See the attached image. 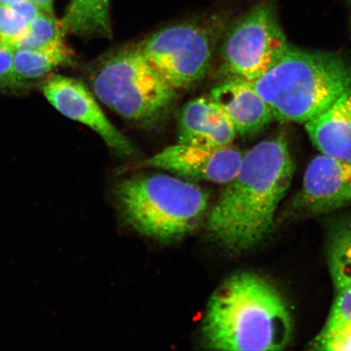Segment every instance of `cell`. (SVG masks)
Here are the masks:
<instances>
[{
  "label": "cell",
  "instance_id": "6da1fadb",
  "mask_svg": "<svg viewBox=\"0 0 351 351\" xmlns=\"http://www.w3.org/2000/svg\"><path fill=\"white\" fill-rule=\"evenodd\" d=\"M295 165L282 136L265 140L244 154L238 172L210 210V238L232 253L256 247L274 230Z\"/></svg>",
  "mask_w": 351,
  "mask_h": 351
},
{
  "label": "cell",
  "instance_id": "7a4b0ae2",
  "mask_svg": "<svg viewBox=\"0 0 351 351\" xmlns=\"http://www.w3.org/2000/svg\"><path fill=\"white\" fill-rule=\"evenodd\" d=\"M293 331L292 315L282 293L251 271L223 282L210 298L202 324L204 345L222 351L282 350Z\"/></svg>",
  "mask_w": 351,
  "mask_h": 351
},
{
  "label": "cell",
  "instance_id": "3957f363",
  "mask_svg": "<svg viewBox=\"0 0 351 351\" xmlns=\"http://www.w3.org/2000/svg\"><path fill=\"white\" fill-rule=\"evenodd\" d=\"M251 82L274 120L306 124L351 86V62L332 52L289 45L269 71Z\"/></svg>",
  "mask_w": 351,
  "mask_h": 351
},
{
  "label": "cell",
  "instance_id": "277c9868",
  "mask_svg": "<svg viewBox=\"0 0 351 351\" xmlns=\"http://www.w3.org/2000/svg\"><path fill=\"white\" fill-rule=\"evenodd\" d=\"M115 195L125 221L139 234L160 241L188 234L208 207V195L200 187L165 174L123 180Z\"/></svg>",
  "mask_w": 351,
  "mask_h": 351
},
{
  "label": "cell",
  "instance_id": "5b68a950",
  "mask_svg": "<svg viewBox=\"0 0 351 351\" xmlns=\"http://www.w3.org/2000/svg\"><path fill=\"white\" fill-rule=\"evenodd\" d=\"M90 79L101 103L145 129L160 124L178 97V90L156 71L138 44L104 56Z\"/></svg>",
  "mask_w": 351,
  "mask_h": 351
},
{
  "label": "cell",
  "instance_id": "8992f818",
  "mask_svg": "<svg viewBox=\"0 0 351 351\" xmlns=\"http://www.w3.org/2000/svg\"><path fill=\"white\" fill-rule=\"evenodd\" d=\"M230 23V12L219 10L165 26L138 46L171 86L187 89L207 75L215 47Z\"/></svg>",
  "mask_w": 351,
  "mask_h": 351
},
{
  "label": "cell",
  "instance_id": "52a82bcc",
  "mask_svg": "<svg viewBox=\"0 0 351 351\" xmlns=\"http://www.w3.org/2000/svg\"><path fill=\"white\" fill-rule=\"evenodd\" d=\"M219 73L227 79L257 80L289 47L276 0H260L228 26L223 35Z\"/></svg>",
  "mask_w": 351,
  "mask_h": 351
},
{
  "label": "cell",
  "instance_id": "ba28073f",
  "mask_svg": "<svg viewBox=\"0 0 351 351\" xmlns=\"http://www.w3.org/2000/svg\"><path fill=\"white\" fill-rule=\"evenodd\" d=\"M351 207V164L324 154L307 166L302 186L289 204V217H307Z\"/></svg>",
  "mask_w": 351,
  "mask_h": 351
},
{
  "label": "cell",
  "instance_id": "9c48e42d",
  "mask_svg": "<svg viewBox=\"0 0 351 351\" xmlns=\"http://www.w3.org/2000/svg\"><path fill=\"white\" fill-rule=\"evenodd\" d=\"M42 90L57 111L89 127L118 156L131 158L138 155L137 148L108 119L95 95L81 81L54 75L43 83Z\"/></svg>",
  "mask_w": 351,
  "mask_h": 351
},
{
  "label": "cell",
  "instance_id": "30bf717a",
  "mask_svg": "<svg viewBox=\"0 0 351 351\" xmlns=\"http://www.w3.org/2000/svg\"><path fill=\"white\" fill-rule=\"evenodd\" d=\"M243 155L232 145L204 147L178 143L138 162L135 168L163 169L183 178L226 185L238 172Z\"/></svg>",
  "mask_w": 351,
  "mask_h": 351
},
{
  "label": "cell",
  "instance_id": "8fae6325",
  "mask_svg": "<svg viewBox=\"0 0 351 351\" xmlns=\"http://www.w3.org/2000/svg\"><path fill=\"white\" fill-rule=\"evenodd\" d=\"M209 97L221 107L237 134L243 137L260 133L274 120L269 105L251 82L227 79L210 90Z\"/></svg>",
  "mask_w": 351,
  "mask_h": 351
},
{
  "label": "cell",
  "instance_id": "7c38bea8",
  "mask_svg": "<svg viewBox=\"0 0 351 351\" xmlns=\"http://www.w3.org/2000/svg\"><path fill=\"white\" fill-rule=\"evenodd\" d=\"M178 143L204 147L230 146L238 136L229 118L213 99L188 102L178 118Z\"/></svg>",
  "mask_w": 351,
  "mask_h": 351
},
{
  "label": "cell",
  "instance_id": "4fadbf2b",
  "mask_svg": "<svg viewBox=\"0 0 351 351\" xmlns=\"http://www.w3.org/2000/svg\"><path fill=\"white\" fill-rule=\"evenodd\" d=\"M306 130L320 153L351 164V86L326 112L306 123Z\"/></svg>",
  "mask_w": 351,
  "mask_h": 351
},
{
  "label": "cell",
  "instance_id": "5bb4252c",
  "mask_svg": "<svg viewBox=\"0 0 351 351\" xmlns=\"http://www.w3.org/2000/svg\"><path fill=\"white\" fill-rule=\"evenodd\" d=\"M111 0H71L61 25L65 34L82 38H110L112 29Z\"/></svg>",
  "mask_w": 351,
  "mask_h": 351
},
{
  "label": "cell",
  "instance_id": "9a60e30c",
  "mask_svg": "<svg viewBox=\"0 0 351 351\" xmlns=\"http://www.w3.org/2000/svg\"><path fill=\"white\" fill-rule=\"evenodd\" d=\"M73 60L71 48L62 42L43 49H14L13 67L17 81L24 89L60 66L71 64Z\"/></svg>",
  "mask_w": 351,
  "mask_h": 351
},
{
  "label": "cell",
  "instance_id": "2e32d148",
  "mask_svg": "<svg viewBox=\"0 0 351 351\" xmlns=\"http://www.w3.org/2000/svg\"><path fill=\"white\" fill-rule=\"evenodd\" d=\"M327 262L335 289L351 284V217L331 227L327 239Z\"/></svg>",
  "mask_w": 351,
  "mask_h": 351
},
{
  "label": "cell",
  "instance_id": "e0dca14e",
  "mask_svg": "<svg viewBox=\"0 0 351 351\" xmlns=\"http://www.w3.org/2000/svg\"><path fill=\"white\" fill-rule=\"evenodd\" d=\"M65 34L60 21L54 15L42 12L29 24L15 49H43L64 42Z\"/></svg>",
  "mask_w": 351,
  "mask_h": 351
},
{
  "label": "cell",
  "instance_id": "ac0fdd59",
  "mask_svg": "<svg viewBox=\"0 0 351 351\" xmlns=\"http://www.w3.org/2000/svg\"><path fill=\"white\" fill-rule=\"evenodd\" d=\"M311 348L315 350L351 351V323L324 326L311 341Z\"/></svg>",
  "mask_w": 351,
  "mask_h": 351
},
{
  "label": "cell",
  "instance_id": "d6986e66",
  "mask_svg": "<svg viewBox=\"0 0 351 351\" xmlns=\"http://www.w3.org/2000/svg\"><path fill=\"white\" fill-rule=\"evenodd\" d=\"M28 27L27 22L12 7L0 5V43L15 49Z\"/></svg>",
  "mask_w": 351,
  "mask_h": 351
},
{
  "label": "cell",
  "instance_id": "ffe728a7",
  "mask_svg": "<svg viewBox=\"0 0 351 351\" xmlns=\"http://www.w3.org/2000/svg\"><path fill=\"white\" fill-rule=\"evenodd\" d=\"M346 323H351V284L336 289L335 300L326 324Z\"/></svg>",
  "mask_w": 351,
  "mask_h": 351
},
{
  "label": "cell",
  "instance_id": "44dd1931",
  "mask_svg": "<svg viewBox=\"0 0 351 351\" xmlns=\"http://www.w3.org/2000/svg\"><path fill=\"white\" fill-rule=\"evenodd\" d=\"M14 48L0 43V90H21L13 67Z\"/></svg>",
  "mask_w": 351,
  "mask_h": 351
},
{
  "label": "cell",
  "instance_id": "7402d4cb",
  "mask_svg": "<svg viewBox=\"0 0 351 351\" xmlns=\"http://www.w3.org/2000/svg\"><path fill=\"white\" fill-rule=\"evenodd\" d=\"M29 24L43 12L32 0H26L12 7Z\"/></svg>",
  "mask_w": 351,
  "mask_h": 351
},
{
  "label": "cell",
  "instance_id": "603a6c76",
  "mask_svg": "<svg viewBox=\"0 0 351 351\" xmlns=\"http://www.w3.org/2000/svg\"><path fill=\"white\" fill-rule=\"evenodd\" d=\"M37 7L43 13L54 15L53 1L54 0H32Z\"/></svg>",
  "mask_w": 351,
  "mask_h": 351
},
{
  "label": "cell",
  "instance_id": "cb8c5ba5",
  "mask_svg": "<svg viewBox=\"0 0 351 351\" xmlns=\"http://www.w3.org/2000/svg\"><path fill=\"white\" fill-rule=\"evenodd\" d=\"M26 0H0V5L12 7Z\"/></svg>",
  "mask_w": 351,
  "mask_h": 351
}]
</instances>
